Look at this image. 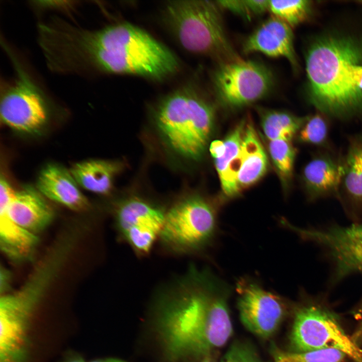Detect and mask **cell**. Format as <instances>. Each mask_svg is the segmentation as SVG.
Here are the masks:
<instances>
[{
  "label": "cell",
  "mask_w": 362,
  "mask_h": 362,
  "mask_svg": "<svg viewBox=\"0 0 362 362\" xmlns=\"http://www.w3.org/2000/svg\"><path fill=\"white\" fill-rule=\"evenodd\" d=\"M43 50L49 68L63 74L127 73L157 79L178 67L168 48L126 23L90 30L58 18L46 31Z\"/></svg>",
  "instance_id": "obj_1"
},
{
  "label": "cell",
  "mask_w": 362,
  "mask_h": 362,
  "mask_svg": "<svg viewBox=\"0 0 362 362\" xmlns=\"http://www.w3.org/2000/svg\"><path fill=\"white\" fill-rule=\"evenodd\" d=\"M160 296L156 329L172 362L201 360L224 346L233 333L225 284L192 267Z\"/></svg>",
  "instance_id": "obj_2"
},
{
  "label": "cell",
  "mask_w": 362,
  "mask_h": 362,
  "mask_svg": "<svg viewBox=\"0 0 362 362\" xmlns=\"http://www.w3.org/2000/svg\"><path fill=\"white\" fill-rule=\"evenodd\" d=\"M359 51L350 42L328 38L314 43L306 59L310 102L331 117L362 118V91L354 84L350 66Z\"/></svg>",
  "instance_id": "obj_3"
},
{
  "label": "cell",
  "mask_w": 362,
  "mask_h": 362,
  "mask_svg": "<svg viewBox=\"0 0 362 362\" xmlns=\"http://www.w3.org/2000/svg\"><path fill=\"white\" fill-rule=\"evenodd\" d=\"M155 119L161 136L172 150L197 160L204 154L211 137L215 111L195 92L179 90L161 101Z\"/></svg>",
  "instance_id": "obj_4"
},
{
  "label": "cell",
  "mask_w": 362,
  "mask_h": 362,
  "mask_svg": "<svg viewBox=\"0 0 362 362\" xmlns=\"http://www.w3.org/2000/svg\"><path fill=\"white\" fill-rule=\"evenodd\" d=\"M219 8L209 1H170L165 15L188 51L213 57L219 63L239 59L226 35Z\"/></svg>",
  "instance_id": "obj_5"
},
{
  "label": "cell",
  "mask_w": 362,
  "mask_h": 362,
  "mask_svg": "<svg viewBox=\"0 0 362 362\" xmlns=\"http://www.w3.org/2000/svg\"><path fill=\"white\" fill-rule=\"evenodd\" d=\"M2 45L13 64L15 76L11 81H1V120L21 133L39 132L50 115L49 99L12 49L5 41Z\"/></svg>",
  "instance_id": "obj_6"
},
{
  "label": "cell",
  "mask_w": 362,
  "mask_h": 362,
  "mask_svg": "<svg viewBox=\"0 0 362 362\" xmlns=\"http://www.w3.org/2000/svg\"><path fill=\"white\" fill-rule=\"evenodd\" d=\"M216 226V212L211 205L200 196H190L166 210L158 240L172 253H196L209 244Z\"/></svg>",
  "instance_id": "obj_7"
},
{
  "label": "cell",
  "mask_w": 362,
  "mask_h": 362,
  "mask_svg": "<svg viewBox=\"0 0 362 362\" xmlns=\"http://www.w3.org/2000/svg\"><path fill=\"white\" fill-rule=\"evenodd\" d=\"M289 340L290 351L335 349L356 362H362V349L346 334L332 314L318 304L298 309Z\"/></svg>",
  "instance_id": "obj_8"
},
{
  "label": "cell",
  "mask_w": 362,
  "mask_h": 362,
  "mask_svg": "<svg viewBox=\"0 0 362 362\" xmlns=\"http://www.w3.org/2000/svg\"><path fill=\"white\" fill-rule=\"evenodd\" d=\"M213 82L220 103L234 109L265 97L273 88L274 78L264 64L240 58L219 63L213 73Z\"/></svg>",
  "instance_id": "obj_9"
},
{
  "label": "cell",
  "mask_w": 362,
  "mask_h": 362,
  "mask_svg": "<svg viewBox=\"0 0 362 362\" xmlns=\"http://www.w3.org/2000/svg\"><path fill=\"white\" fill-rule=\"evenodd\" d=\"M282 223L302 238L313 241L325 250L333 266L330 281L332 285L350 275L362 273V224L304 229L286 221Z\"/></svg>",
  "instance_id": "obj_10"
},
{
  "label": "cell",
  "mask_w": 362,
  "mask_h": 362,
  "mask_svg": "<svg viewBox=\"0 0 362 362\" xmlns=\"http://www.w3.org/2000/svg\"><path fill=\"white\" fill-rule=\"evenodd\" d=\"M41 301L19 289L1 296L0 362L28 361L31 320Z\"/></svg>",
  "instance_id": "obj_11"
},
{
  "label": "cell",
  "mask_w": 362,
  "mask_h": 362,
  "mask_svg": "<svg viewBox=\"0 0 362 362\" xmlns=\"http://www.w3.org/2000/svg\"><path fill=\"white\" fill-rule=\"evenodd\" d=\"M166 210L144 199L130 197L122 201L114 213L121 238L139 256H145L159 240Z\"/></svg>",
  "instance_id": "obj_12"
},
{
  "label": "cell",
  "mask_w": 362,
  "mask_h": 362,
  "mask_svg": "<svg viewBox=\"0 0 362 362\" xmlns=\"http://www.w3.org/2000/svg\"><path fill=\"white\" fill-rule=\"evenodd\" d=\"M237 290V308L243 325L261 338L272 336L286 315V307L282 300L252 282H240Z\"/></svg>",
  "instance_id": "obj_13"
},
{
  "label": "cell",
  "mask_w": 362,
  "mask_h": 362,
  "mask_svg": "<svg viewBox=\"0 0 362 362\" xmlns=\"http://www.w3.org/2000/svg\"><path fill=\"white\" fill-rule=\"evenodd\" d=\"M245 54L259 52L272 57H284L295 68L298 63L291 27L272 16L246 38L243 44Z\"/></svg>",
  "instance_id": "obj_14"
},
{
  "label": "cell",
  "mask_w": 362,
  "mask_h": 362,
  "mask_svg": "<svg viewBox=\"0 0 362 362\" xmlns=\"http://www.w3.org/2000/svg\"><path fill=\"white\" fill-rule=\"evenodd\" d=\"M19 225L37 234L52 221L54 212L44 197L30 186L16 191L9 205H0Z\"/></svg>",
  "instance_id": "obj_15"
},
{
  "label": "cell",
  "mask_w": 362,
  "mask_h": 362,
  "mask_svg": "<svg viewBox=\"0 0 362 362\" xmlns=\"http://www.w3.org/2000/svg\"><path fill=\"white\" fill-rule=\"evenodd\" d=\"M70 171L54 163L48 164L41 171L37 188L47 198L75 211L87 209L89 203L80 191Z\"/></svg>",
  "instance_id": "obj_16"
},
{
  "label": "cell",
  "mask_w": 362,
  "mask_h": 362,
  "mask_svg": "<svg viewBox=\"0 0 362 362\" xmlns=\"http://www.w3.org/2000/svg\"><path fill=\"white\" fill-rule=\"evenodd\" d=\"M342 161L327 153L314 156L304 167L302 181L311 200L330 196H339L343 177Z\"/></svg>",
  "instance_id": "obj_17"
},
{
  "label": "cell",
  "mask_w": 362,
  "mask_h": 362,
  "mask_svg": "<svg viewBox=\"0 0 362 362\" xmlns=\"http://www.w3.org/2000/svg\"><path fill=\"white\" fill-rule=\"evenodd\" d=\"M240 155L241 166L237 184L241 191L258 181L265 173L268 166L265 149L250 122L246 124Z\"/></svg>",
  "instance_id": "obj_18"
},
{
  "label": "cell",
  "mask_w": 362,
  "mask_h": 362,
  "mask_svg": "<svg viewBox=\"0 0 362 362\" xmlns=\"http://www.w3.org/2000/svg\"><path fill=\"white\" fill-rule=\"evenodd\" d=\"M39 242L37 234L23 228L0 208V247L4 254L13 261L29 260Z\"/></svg>",
  "instance_id": "obj_19"
},
{
  "label": "cell",
  "mask_w": 362,
  "mask_h": 362,
  "mask_svg": "<svg viewBox=\"0 0 362 362\" xmlns=\"http://www.w3.org/2000/svg\"><path fill=\"white\" fill-rule=\"evenodd\" d=\"M121 168V163L116 161L92 159L75 163L69 171L82 188L105 195L111 191L114 177Z\"/></svg>",
  "instance_id": "obj_20"
},
{
  "label": "cell",
  "mask_w": 362,
  "mask_h": 362,
  "mask_svg": "<svg viewBox=\"0 0 362 362\" xmlns=\"http://www.w3.org/2000/svg\"><path fill=\"white\" fill-rule=\"evenodd\" d=\"M342 163L346 196L353 207L362 209V131L350 137Z\"/></svg>",
  "instance_id": "obj_21"
},
{
  "label": "cell",
  "mask_w": 362,
  "mask_h": 362,
  "mask_svg": "<svg viewBox=\"0 0 362 362\" xmlns=\"http://www.w3.org/2000/svg\"><path fill=\"white\" fill-rule=\"evenodd\" d=\"M260 113L261 127L269 141H291L308 117H299L286 112L276 110H264Z\"/></svg>",
  "instance_id": "obj_22"
},
{
  "label": "cell",
  "mask_w": 362,
  "mask_h": 362,
  "mask_svg": "<svg viewBox=\"0 0 362 362\" xmlns=\"http://www.w3.org/2000/svg\"><path fill=\"white\" fill-rule=\"evenodd\" d=\"M268 150L278 175L285 185H288L293 175L296 150L291 140L269 141Z\"/></svg>",
  "instance_id": "obj_23"
},
{
  "label": "cell",
  "mask_w": 362,
  "mask_h": 362,
  "mask_svg": "<svg viewBox=\"0 0 362 362\" xmlns=\"http://www.w3.org/2000/svg\"><path fill=\"white\" fill-rule=\"evenodd\" d=\"M310 5L306 0L269 1L268 11L292 28L306 20Z\"/></svg>",
  "instance_id": "obj_24"
},
{
  "label": "cell",
  "mask_w": 362,
  "mask_h": 362,
  "mask_svg": "<svg viewBox=\"0 0 362 362\" xmlns=\"http://www.w3.org/2000/svg\"><path fill=\"white\" fill-rule=\"evenodd\" d=\"M272 350L274 362H341L346 355L335 349L293 352L284 351L273 346Z\"/></svg>",
  "instance_id": "obj_25"
},
{
  "label": "cell",
  "mask_w": 362,
  "mask_h": 362,
  "mask_svg": "<svg viewBox=\"0 0 362 362\" xmlns=\"http://www.w3.org/2000/svg\"><path fill=\"white\" fill-rule=\"evenodd\" d=\"M328 124L320 114H316L308 119L299 132V140L303 143L318 146L327 145Z\"/></svg>",
  "instance_id": "obj_26"
},
{
  "label": "cell",
  "mask_w": 362,
  "mask_h": 362,
  "mask_svg": "<svg viewBox=\"0 0 362 362\" xmlns=\"http://www.w3.org/2000/svg\"><path fill=\"white\" fill-rule=\"evenodd\" d=\"M220 362H263L256 350L248 342L233 343L222 356Z\"/></svg>",
  "instance_id": "obj_27"
},
{
  "label": "cell",
  "mask_w": 362,
  "mask_h": 362,
  "mask_svg": "<svg viewBox=\"0 0 362 362\" xmlns=\"http://www.w3.org/2000/svg\"><path fill=\"white\" fill-rule=\"evenodd\" d=\"M216 3L220 7L249 20L254 16L250 0L218 1Z\"/></svg>",
  "instance_id": "obj_28"
},
{
  "label": "cell",
  "mask_w": 362,
  "mask_h": 362,
  "mask_svg": "<svg viewBox=\"0 0 362 362\" xmlns=\"http://www.w3.org/2000/svg\"><path fill=\"white\" fill-rule=\"evenodd\" d=\"M349 69L351 78L354 84L362 91V66L353 64L350 65Z\"/></svg>",
  "instance_id": "obj_29"
},
{
  "label": "cell",
  "mask_w": 362,
  "mask_h": 362,
  "mask_svg": "<svg viewBox=\"0 0 362 362\" xmlns=\"http://www.w3.org/2000/svg\"><path fill=\"white\" fill-rule=\"evenodd\" d=\"M225 148L224 141L217 140L211 143L209 150L212 157L215 159L222 155L224 152Z\"/></svg>",
  "instance_id": "obj_30"
},
{
  "label": "cell",
  "mask_w": 362,
  "mask_h": 362,
  "mask_svg": "<svg viewBox=\"0 0 362 362\" xmlns=\"http://www.w3.org/2000/svg\"><path fill=\"white\" fill-rule=\"evenodd\" d=\"M11 280V273L5 267L1 268L0 291L2 295L8 290Z\"/></svg>",
  "instance_id": "obj_31"
},
{
  "label": "cell",
  "mask_w": 362,
  "mask_h": 362,
  "mask_svg": "<svg viewBox=\"0 0 362 362\" xmlns=\"http://www.w3.org/2000/svg\"><path fill=\"white\" fill-rule=\"evenodd\" d=\"M90 362H126L123 360L115 358H107L103 359H98L92 360Z\"/></svg>",
  "instance_id": "obj_32"
},
{
  "label": "cell",
  "mask_w": 362,
  "mask_h": 362,
  "mask_svg": "<svg viewBox=\"0 0 362 362\" xmlns=\"http://www.w3.org/2000/svg\"><path fill=\"white\" fill-rule=\"evenodd\" d=\"M64 362H84V361L79 356H75L66 360Z\"/></svg>",
  "instance_id": "obj_33"
},
{
  "label": "cell",
  "mask_w": 362,
  "mask_h": 362,
  "mask_svg": "<svg viewBox=\"0 0 362 362\" xmlns=\"http://www.w3.org/2000/svg\"><path fill=\"white\" fill-rule=\"evenodd\" d=\"M200 362H215V361L211 354H210L201 359Z\"/></svg>",
  "instance_id": "obj_34"
},
{
  "label": "cell",
  "mask_w": 362,
  "mask_h": 362,
  "mask_svg": "<svg viewBox=\"0 0 362 362\" xmlns=\"http://www.w3.org/2000/svg\"><path fill=\"white\" fill-rule=\"evenodd\" d=\"M360 3L362 4V1H360Z\"/></svg>",
  "instance_id": "obj_35"
},
{
  "label": "cell",
  "mask_w": 362,
  "mask_h": 362,
  "mask_svg": "<svg viewBox=\"0 0 362 362\" xmlns=\"http://www.w3.org/2000/svg\"><path fill=\"white\" fill-rule=\"evenodd\" d=\"M361 310H362V309H361Z\"/></svg>",
  "instance_id": "obj_36"
}]
</instances>
